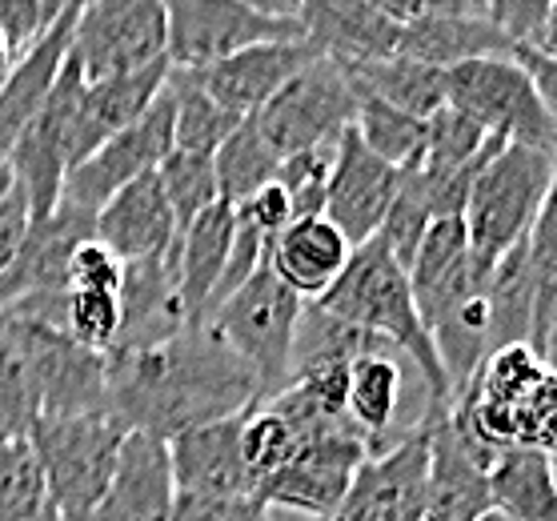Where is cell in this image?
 Segmentation results:
<instances>
[{"mask_svg":"<svg viewBox=\"0 0 557 521\" xmlns=\"http://www.w3.org/2000/svg\"><path fill=\"white\" fill-rule=\"evenodd\" d=\"M109 409L128 430L157 437L249 413L265 401L257 373L209 325H185L177 337L140 349H109Z\"/></svg>","mask_w":557,"mask_h":521,"instance_id":"6da1fadb","label":"cell"},{"mask_svg":"<svg viewBox=\"0 0 557 521\" xmlns=\"http://www.w3.org/2000/svg\"><path fill=\"white\" fill-rule=\"evenodd\" d=\"M317 306L330 318L369 333V337L389 342L397 353L406 357L413 373L421 377V385H425V401H430L425 409L445 413L454 406V389H449V377L437 361L433 337L418 313L409 273L385 249L381 237H369L366 245H357L349 265L342 269V277L333 281L325 297H317Z\"/></svg>","mask_w":557,"mask_h":521,"instance_id":"7a4b0ae2","label":"cell"},{"mask_svg":"<svg viewBox=\"0 0 557 521\" xmlns=\"http://www.w3.org/2000/svg\"><path fill=\"white\" fill-rule=\"evenodd\" d=\"M557 153L530 149V145H502L469 185L466 197V233L469 257L478 277H490L509 249L530 237L533 221L542 213L545 193L554 185Z\"/></svg>","mask_w":557,"mask_h":521,"instance_id":"3957f363","label":"cell"},{"mask_svg":"<svg viewBox=\"0 0 557 521\" xmlns=\"http://www.w3.org/2000/svg\"><path fill=\"white\" fill-rule=\"evenodd\" d=\"M128 425L113 409L76 418H37L28 442L40 461L49 501L61 521H89L113 482Z\"/></svg>","mask_w":557,"mask_h":521,"instance_id":"277c9868","label":"cell"},{"mask_svg":"<svg viewBox=\"0 0 557 521\" xmlns=\"http://www.w3.org/2000/svg\"><path fill=\"white\" fill-rule=\"evenodd\" d=\"M301 309V297L273 269L261 265L228 301H221L213 309V318L205 325L253 369L257 382H261V394L273 397L277 389L289 385L293 342H297Z\"/></svg>","mask_w":557,"mask_h":521,"instance_id":"5b68a950","label":"cell"},{"mask_svg":"<svg viewBox=\"0 0 557 521\" xmlns=\"http://www.w3.org/2000/svg\"><path fill=\"white\" fill-rule=\"evenodd\" d=\"M354 77L330 57H317L285 89H277L257 109L253 125L269 149L285 161V157L317 149V145H337L345 128H354Z\"/></svg>","mask_w":557,"mask_h":521,"instance_id":"8992f818","label":"cell"},{"mask_svg":"<svg viewBox=\"0 0 557 521\" xmlns=\"http://www.w3.org/2000/svg\"><path fill=\"white\" fill-rule=\"evenodd\" d=\"M445 104L473 116L490 137L557 153V128L533 89L530 73L513 57L469 61L445 73Z\"/></svg>","mask_w":557,"mask_h":521,"instance_id":"52a82bcc","label":"cell"},{"mask_svg":"<svg viewBox=\"0 0 557 521\" xmlns=\"http://www.w3.org/2000/svg\"><path fill=\"white\" fill-rule=\"evenodd\" d=\"M165 4L169 45L165 57L173 69L205 73L228 61L233 52L265 45V40H301V21L265 16L242 0H161Z\"/></svg>","mask_w":557,"mask_h":521,"instance_id":"ba28073f","label":"cell"},{"mask_svg":"<svg viewBox=\"0 0 557 521\" xmlns=\"http://www.w3.org/2000/svg\"><path fill=\"white\" fill-rule=\"evenodd\" d=\"M369 458L366 433L349 425H337L330 433H317L293 454L277 473L257 482L253 497L273 513L285 509L293 518H333L342 509L354 473Z\"/></svg>","mask_w":557,"mask_h":521,"instance_id":"9c48e42d","label":"cell"},{"mask_svg":"<svg viewBox=\"0 0 557 521\" xmlns=\"http://www.w3.org/2000/svg\"><path fill=\"white\" fill-rule=\"evenodd\" d=\"M81 97H85V73L81 64L64 61L61 77L52 85L49 101L40 104V113L28 121V128L16 137L9 149V165L16 173V189L25 193L28 216L40 221L61 204L64 177L73 169V137L76 116H81Z\"/></svg>","mask_w":557,"mask_h":521,"instance_id":"30bf717a","label":"cell"},{"mask_svg":"<svg viewBox=\"0 0 557 521\" xmlns=\"http://www.w3.org/2000/svg\"><path fill=\"white\" fill-rule=\"evenodd\" d=\"M165 45L169 28L161 0H85L69 52L92 85L169 61Z\"/></svg>","mask_w":557,"mask_h":521,"instance_id":"8fae6325","label":"cell"},{"mask_svg":"<svg viewBox=\"0 0 557 521\" xmlns=\"http://www.w3.org/2000/svg\"><path fill=\"white\" fill-rule=\"evenodd\" d=\"M169 153H173V97H169L165 85V92L152 101V109L140 116L137 125L109 137L101 149H92L85 161H76L69 169L61 201L97 216V209L104 201H113L125 185L149 177L165 165Z\"/></svg>","mask_w":557,"mask_h":521,"instance_id":"7c38bea8","label":"cell"},{"mask_svg":"<svg viewBox=\"0 0 557 521\" xmlns=\"http://www.w3.org/2000/svg\"><path fill=\"white\" fill-rule=\"evenodd\" d=\"M430 497V418L421 413L401 442L369 454L333 521H421Z\"/></svg>","mask_w":557,"mask_h":521,"instance_id":"4fadbf2b","label":"cell"},{"mask_svg":"<svg viewBox=\"0 0 557 521\" xmlns=\"http://www.w3.org/2000/svg\"><path fill=\"white\" fill-rule=\"evenodd\" d=\"M85 241H92V213L69 201H61L40 221H28L25 241L0 273V309L28 297L69 293V265Z\"/></svg>","mask_w":557,"mask_h":521,"instance_id":"5bb4252c","label":"cell"},{"mask_svg":"<svg viewBox=\"0 0 557 521\" xmlns=\"http://www.w3.org/2000/svg\"><path fill=\"white\" fill-rule=\"evenodd\" d=\"M397 189H401V169L381 161L354 128H345L337 140V157H333L325 216L345 233V241L354 249L381 230Z\"/></svg>","mask_w":557,"mask_h":521,"instance_id":"9a60e30c","label":"cell"},{"mask_svg":"<svg viewBox=\"0 0 557 521\" xmlns=\"http://www.w3.org/2000/svg\"><path fill=\"white\" fill-rule=\"evenodd\" d=\"M173 509H177V482H173L169 442L157 433L128 430L113 482L89 521H173Z\"/></svg>","mask_w":557,"mask_h":521,"instance_id":"2e32d148","label":"cell"},{"mask_svg":"<svg viewBox=\"0 0 557 521\" xmlns=\"http://www.w3.org/2000/svg\"><path fill=\"white\" fill-rule=\"evenodd\" d=\"M245 413L205 421L169 437V461L177 494L193 497H253V477L242 454Z\"/></svg>","mask_w":557,"mask_h":521,"instance_id":"e0dca14e","label":"cell"},{"mask_svg":"<svg viewBox=\"0 0 557 521\" xmlns=\"http://www.w3.org/2000/svg\"><path fill=\"white\" fill-rule=\"evenodd\" d=\"M297 21L305 40L342 69L385 61L401 45V25L373 0H305Z\"/></svg>","mask_w":557,"mask_h":521,"instance_id":"ac0fdd59","label":"cell"},{"mask_svg":"<svg viewBox=\"0 0 557 521\" xmlns=\"http://www.w3.org/2000/svg\"><path fill=\"white\" fill-rule=\"evenodd\" d=\"M406 273L425 330H433L449 309H457L469 293L485 285L473 269V257H469V233L461 216H437L433 221Z\"/></svg>","mask_w":557,"mask_h":521,"instance_id":"d6986e66","label":"cell"},{"mask_svg":"<svg viewBox=\"0 0 557 521\" xmlns=\"http://www.w3.org/2000/svg\"><path fill=\"white\" fill-rule=\"evenodd\" d=\"M177 233V216L169 209L165 185H161L157 173L125 185L113 201H104L97 209V216H92V237L104 249H113L125 265L169 253Z\"/></svg>","mask_w":557,"mask_h":521,"instance_id":"ffe728a7","label":"cell"},{"mask_svg":"<svg viewBox=\"0 0 557 521\" xmlns=\"http://www.w3.org/2000/svg\"><path fill=\"white\" fill-rule=\"evenodd\" d=\"M321 52L309 40H265L253 49L233 52L228 61L205 69L201 80L216 101L233 116H253L277 89H285L305 64H313Z\"/></svg>","mask_w":557,"mask_h":521,"instance_id":"44dd1931","label":"cell"},{"mask_svg":"<svg viewBox=\"0 0 557 521\" xmlns=\"http://www.w3.org/2000/svg\"><path fill=\"white\" fill-rule=\"evenodd\" d=\"M85 4L64 9L21 57H16L13 73L0 89V157H9V149L16 145V137L28 128V121L40 113V104L49 101L52 85L61 77L69 49H73V28Z\"/></svg>","mask_w":557,"mask_h":521,"instance_id":"7402d4cb","label":"cell"},{"mask_svg":"<svg viewBox=\"0 0 557 521\" xmlns=\"http://www.w3.org/2000/svg\"><path fill=\"white\" fill-rule=\"evenodd\" d=\"M349 257H354V245L345 241V233L333 225L330 216H301V221H289L269 241L265 265L301 301H317V297L330 293L333 281L342 277Z\"/></svg>","mask_w":557,"mask_h":521,"instance_id":"603a6c76","label":"cell"},{"mask_svg":"<svg viewBox=\"0 0 557 521\" xmlns=\"http://www.w3.org/2000/svg\"><path fill=\"white\" fill-rule=\"evenodd\" d=\"M173 64L157 61L149 69L125 73V77L109 80H85V97H81V116H76V137H73V165L85 161L92 149H101L104 140L125 133L149 113L152 101L165 92Z\"/></svg>","mask_w":557,"mask_h":521,"instance_id":"cb8c5ba5","label":"cell"},{"mask_svg":"<svg viewBox=\"0 0 557 521\" xmlns=\"http://www.w3.org/2000/svg\"><path fill=\"white\" fill-rule=\"evenodd\" d=\"M233 230H237V209L228 201H216L189 230L177 233V289L189 325H205L209 318V301L233 249Z\"/></svg>","mask_w":557,"mask_h":521,"instance_id":"d4e9b609","label":"cell"},{"mask_svg":"<svg viewBox=\"0 0 557 521\" xmlns=\"http://www.w3.org/2000/svg\"><path fill=\"white\" fill-rule=\"evenodd\" d=\"M513 40L490 21V16H425L413 25H401V45L413 61L433 64V69H457L469 61H497V57H513Z\"/></svg>","mask_w":557,"mask_h":521,"instance_id":"484cf974","label":"cell"},{"mask_svg":"<svg viewBox=\"0 0 557 521\" xmlns=\"http://www.w3.org/2000/svg\"><path fill=\"white\" fill-rule=\"evenodd\" d=\"M490 506L513 521H557V473L542 449L509 445L490 466Z\"/></svg>","mask_w":557,"mask_h":521,"instance_id":"4316f807","label":"cell"},{"mask_svg":"<svg viewBox=\"0 0 557 521\" xmlns=\"http://www.w3.org/2000/svg\"><path fill=\"white\" fill-rule=\"evenodd\" d=\"M401 385L406 365L385 349V353H361L349 365V418L369 442V454L385 449V437L397 425L401 413Z\"/></svg>","mask_w":557,"mask_h":521,"instance_id":"83f0119b","label":"cell"},{"mask_svg":"<svg viewBox=\"0 0 557 521\" xmlns=\"http://www.w3.org/2000/svg\"><path fill=\"white\" fill-rule=\"evenodd\" d=\"M354 77V89L361 97H377V101L413 113L430 121L445 104V73L433 64H421L406 52H393L385 61H369L361 69H345Z\"/></svg>","mask_w":557,"mask_h":521,"instance_id":"f1b7e54d","label":"cell"},{"mask_svg":"<svg viewBox=\"0 0 557 521\" xmlns=\"http://www.w3.org/2000/svg\"><path fill=\"white\" fill-rule=\"evenodd\" d=\"M169 97H173V149L193 157H213L242 116H233L213 92L205 89L201 73L173 69L169 73Z\"/></svg>","mask_w":557,"mask_h":521,"instance_id":"f546056e","label":"cell"},{"mask_svg":"<svg viewBox=\"0 0 557 521\" xmlns=\"http://www.w3.org/2000/svg\"><path fill=\"white\" fill-rule=\"evenodd\" d=\"M497 145H506V140L490 137L473 116H466L454 104H442L425 121V153H421V165L413 169H421L425 181H449L485 161Z\"/></svg>","mask_w":557,"mask_h":521,"instance_id":"4dcf8cb0","label":"cell"},{"mask_svg":"<svg viewBox=\"0 0 557 521\" xmlns=\"http://www.w3.org/2000/svg\"><path fill=\"white\" fill-rule=\"evenodd\" d=\"M216 169V189H221V201H228L233 209L245 204L253 193H261L265 185L277 181L281 157L265 145V137L257 133L253 116H245L242 125L233 128V137L213 153Z\"/></svg>","mask_w":557,"mask_h":521,"instance_id":"1f68e13d","label":"cell"},{"mask_svg":"<svg viewBox=\"0 0 557 521\" xmlns=\"http://www.w3.org/2000/svg\"><path fill=\"white\" fill-rule=\"evenodd\" d=\"M354 133L366 140L381 161H389L393 169L421 165V153H425V121L421 116L401 113V109H393V104L377 101V97H361L357 92Z\"/></svg>","mask_w":557,"mask_h":521,"instance_id":"d6a6232c","label":"cell"},{"mask_svg":"<svg viewBox=\"0 0 557 521\" xmlns=\"http://www.w3.org/2000/svg\"><path fill=\"white\" fill-rule=\"evenodd\" d=\"M52 509L28 437H0V521H45Z\"/></svg>","mask_w":557,"mask_h":521,"instance_id":"836d02e7","label":"cell"},{"mask_svg":"<svg viewBox=\"0 0 557 521\" xmlns=\"http://www.w3.org/2000/svg\"><path fill=\"white\" fill-rule=\"evenodd\" d=\"M297 449H301V433L293 430V421L285 418L269 397L257 401V406L245 413L242 454H245V466H249V477H253V489H257V482H265L269 473H277Z\"/></svg>","mask_w":557,"mask_h":521,"instance_id":"e575fe53","label":"cell"},{"mask_svg":"<svg viewBox=\"0 0 557 521\" xmlns=\"http://www.w3.org/2000/svg\"><path fill=\"white\" fill-rule=\"evenodd\" d=\"M433 221H437V216H433L425 177H421L418 169H401V189H397L389 213H385V221H381V230L373 233V237H381L385 249L401 261V269H409V261H413L421 237L430 233Z\"/></svg>","mask_w":557,"mask_h":521,"instance_id":"d590c367","label":"cell"},{"mask_svg":"<svg viewBox=\"0 0 557 521\" xmlns=\"http://www.w3.org/2000/svg\"><path fill=\"white\" fill-rule=\"evenodd\" d=\"M157 177L165 185L169 209L177 216V230H189L205 209H213V204L221 201L213 157H193V153H177V149H173V153L165 157V165L157 169Z\"/></svg>","mask_w":557,"mask_h":521,"instance_id":"8d00e7d4","label":"cell"},{"mask_svg":"<svg viewBox=\"0 0 557 521\" xmlns=\"http://www.w3.org/2000/svg\"><path fill=\"white\" fill-rule=\"evenodd\" d=\"M333 157H337V145H317V149H305V153H293L281 161L277 185L289 197L293 221H301V216H325Z\"/></svg>","mask_w":557,"mask_h":521,"instance_id":"74e56055","label":"cell"},{"mask_svg":"<svg viewBox=\"0 0 557 521\" xmlns=\"http://www.w3.org/2000/svg\"><path fill=\"white\" fill-rule=\"evenodd\" d=\"M40 418L37 389L21 349L0 337V437H28Z\"/></svg>","mask_w":557,"mask_h":521,"instance_id":"f35d334b","label":"cell"},{"mask_svg":"<svg viewBox=\"0 0 557 521\" xmlns=\"http://www.w3.org/2000/svg\"><path fill=\"white\" fill-rule=\"evenodd\" d=\"M64 330L73 333L81 345L97 353H109L121 333V293L97 289H69L64 297Z\"/></svg>","mask_w":557,"mask_h":521,"instance_id":"ab89813d","label":"cell"},{"mask_svg":"<svg viewBox=\"0 0 557 521\" xmlns=\"http://www.w3.org/2000/svg\"><path fill=\"white\" fill-rule=\"evenodd\" d=\"M513 445L557 454V373L545 369V377L533 385L525 401L513 409Z\"/></svg>","mask_w":557,"mask_h":521,"instance_id":"60d3db41","label":"cell"},{"mask_svg":"<svg viewBox=\"0 0 557 521\" xmlns=\"http://www.w3.org/2000/svg\"><path fill=\"white\" fill-rule=\"evenodd\" d=\"M121 281H125V261L104 249L97 237L85 241L73 253V265H69V289H97V293H121Z\"/></svg>","mask_w":557,"mask_h":521,"instance_id":"b9f144b4","label":"cell"},{"mask_svg":"<svg viewBox=\"0 0 557 521\" xmlns=\"http://www.w3.org/2000/svg\"><path fill=\"white\" fill-rule=\"evenodd\" d=\"M554 0H485V13L513 45H542Z\"/></svg>","mask_w":557,"mask_h":521,"instance_id":"7bdbcfd3","label":"cell"},{"mask_svg":"<svg viewBox=\"0 0 557 521\" xmlns=\"http://www.w3.org/2000/svg\"><path fill=\"white\" fill-rule=\"evenodd\" d=\"M173 521H269V509L257 497H193L177 494Z\"/></svg>","mask_w":557,"mask_h":521,"instance_id":"ee69618b","label":"cell"},{"mask_svg":"<svg viewBox=\"0 0 557 521\" xmlns=\"http://www.w3.org/2000/svg\"><path fill=\"white\" fill-rule=\"evenodd\" d=\"M397 25H413L425 16H490L485 0H373Z\"/></svg>","mask_w":557,"mask_h":521,"instance_id":"f6af8a7d","label":"cell"},{"mask_svg":"<svg viewBox=\"0 0 557 521\" xmlns=\"http://www.w3.org/2000/svg\"><path fill=\"white\" fill-rule=\"evenodd\" d=\"M49 25L52 21L40 0H0V33L13 40L16 52H25Z\"/></svg>","mask_w":557,"mask_h":521,"instance_id":"bcb514c9","label":"cell"},{"mask_svg":"<svg viewBox=\"0 0 557 521\" xmlns=\"http://www.w3.org/2000/svg\"><path fill=\"white\" fill-rule=\"evenodd\" d=\"M513 61L530 73L533 89H537L545 113H549V121H554V128H557V57H549V52L537 49V45H518V49H513Z\"/></svg>","mask_w":557,"mask_h":521,"instance_id":"7dc6e473","label":"cell"},{"mask_svg":"<svg viewBox=\"0 0 557 521\" xmlns=\"http://www.w3.org/2000/svg\"><path fill=\"white\" fill-rule=\"evenodd\" d=\"M249 221H253L257 230L265 233V237H277L285 225L293 221V209H289V197H285V189H281L277 181L273 185H265L261 193H253L245 204H237Z\"/></svg>","mask_w":557,"mask_h":521,"instance_id":"c3c4849f","label":"cell"},{"mask_svg":"<svg viewBox=\"0 0 557 521\" xmlns=\"http://www.w3.org/2000/svg\"><path fill=\"white\" fill-rule=\"evenodd\" d=\"M28 201L25 193L13 189V197L0 204V273L9 269V261L16 257V249H21V241H25L28 233Z\"/></svg>","mask_w":557,"mask_h":521,"instance_id":"681fc988","label":"cell"},{"mask_svg":"<svg viewBox=\"0 0 557 521\" xmlns=\"http://www.w3.org/2000/svg\"><path fill=\"white\" fill-rule=\"evenodd\" d=\"M242 4H249V9H257V13H265V16H285V21H297V13H301L305 0H242Z\"/></svg>","mask_w":557,"mask_h":521,"instance_id":"f907efd6","label":"cell"},{"mask_svg":"<svg viewBox=\"0 0 557 521\" xmlns=\"http://www.w3.org/2000/svg\"><path fill=\"white\" fill-rule=\"evenodd\" d=\"M537 357L545 361V369L557 373V313H554V321H549V330H545V342H542V349H537Z\"/></svg>","mask_w":557,"mask_h":521,"instance_id":"816d5d0a","label":"cell"},{"mask_svg":"<svg viewBox=\"0 0 557 521\" xmlns=\"http://www.w3.org/2000/svg\"><path fill=\"white\" fill-rule=\"evenodd\" d=\"M16 57H21V52L13 49V40L0 33V89H4V80H9V73H13Z\"/></svg>","mask_w":557,"mask_h":521,"instance_id":"f5cc1de1","label":"cell"},{"mask_svg":"<svg viewBox=\"0 0 557 521\" xmlns=\"http://www.w3.org/2000/svg\"><path fill=\"white\" fill-rule=\"evenodd\" d=\"M537 49H545L549 57H557V0L549 4V21H545V37Z\"/></svg>","mask_w":557,"mask_h":521,"instance_id":"db71d44e","label":"cell"},{"mask_svg":"<svg viewBox=\"0 0 557 521\" xmlns=\"http://www.w3.org/2000/svg\"><path fill=\"white\" fill-rule=\"evenodd\" d=\"M13 189H16V173L9 165V157H0V204L13 197Z\"/></svg>","mask_w":557,"mask_h":521,"instance_id":"11a10c76","label":"cell"},{"mask_svg":"<svg viewBox=\"0 0 557 521\" xmlns=\"http://www.w3.org/2000/svg\"><path fill=\"white\" fill-rule=\"evenodd\" d=\"M40 4H45L49 21H57V16H61L64 9H76V4H85V0H40Z\"/></svg>","mask_w":557,"mask_h":521,"instance_id":"9f6ffc18","label":"cell"},{"mask_svg":"<svg viewBox=\"0 0 557 521\" xmlns=\"http://www.w3.org/2000/svg\"><path fill=\"white\" fill-rule=\"evenodd\" d=\"M478 521H513V518H506V513H502V509H485L482 518Z\"/></svg>","mask_w":557,"mask_h":521,"instance_id":"6f0895ef","label":"cell"},{"mask_svg":"<svg viewBox=\"0 0 557 521\" xmlns=\"http://www.w3.org/2000/svg\"><path fill=\"white\" fill-rule=\"evenodd\" d=\"M45 521H61V518H57V509H49V513H45Z\"/></svg>","mask_w":557,"mask_h":521,"instance_id":"680465c9","label":"cell"},{"mask_svg":"<svg viewBox=\"0 0 557 521\" xmlns=\"http://www.w3.org/2000/svg\"><path fill=\"white\" fill-rule=\"evenodd\" d=\"M554 473H557V454H554Z\"/></svg>","mask_w":557,"mask_h":521,"instance_id":"91938a15","label":"cell"},{"mask_svg":"<svg viewBox=\"0 0 557 521\" xmlns=\"http://www.w3.org/2000/svg\"><path fill=\"white\" fill-rule=\"evenodd\" d=\"M269 521H273V518H269Z\"/></svg>","mask_w":557,"mask_h":521,"instance_id":"94428289","label":"cell"}]
</instances>
